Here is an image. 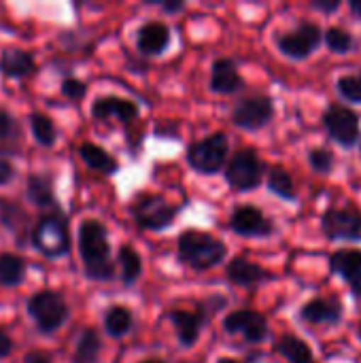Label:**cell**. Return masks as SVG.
Here are the masks:
<instances>
[{"label": "cell", "instance_id": "cell-1", "mask_svg": "<svg viewBox=\"0 0 361 363\" xmlns=\"http://www.w3.org/2000/svg\"><path fill=\"white\" fill-rule=\"evenodd\" d=\"M79 253H81L87 279H91V281L113 279V262H111L106 230L98 221L87 219L81 223V228H79Z\"/></svg>", "mask_w": 361, "mask_h": 363}, {"label": "cell", "instance_id": "cell-2", "mask_svg": "<svg viewBox=\"0 0 361 363\" xmlns=\"http://www.w3.org/2000/svg\"><path fill=\"white\" fill-rule=\"evenodd\" d=\"M228 247L211 234L187 230L179 236V255L181 262L194 270H209L223 262Z\"/></svg>", "mask_w": 361, "mask_h": 363}, {"label": "cell", "instance_id": "cell-3", "mask_svg": "<svg viewBox=\"0 0 361 363\" xmlns=\"http://www.w3.org/2000/svg\"><path fill=\"white\" fill-rule=\"evenodd\" d=\"M28 313L43 334H53L68 319V306L55 291H38L28 300Z\"/></svg>", "mask_w": 361, "mask_h": 363}, {"label": "cell", "instance_id": "cell-4", "mask_svg": "<svg viewBox=\"0 0 361 363\" xmlns=\"http://www.w3.org/2000/svg\"><path fill=\"white\" fill-rule=\"evenodd\" d=\"M228 136L217 132L200 143H194L187 151V164L200 174H217L228 157Z\"/></svg>", "mask_w": 361, "mask_h": 363}, {"label": "cell", "instance_id": "cell-5", "mask_svg": "<svg viewBox=\"0 0 361 363\" xmlns=\"http://www.w3.org/2000/svg\"><path fill=\"white\" fill-rule=\"evenodd\" d=\"M266 172V164L253 149H240L228 164L226 181L236 191H251L255 189Z\"/></svg>", "mask_w": 361, "mask_h": 363}, {"label": "cell", "instance_id": "cell-6", "mask_svg": "<svg viewBox=\"0 0 361 363\" xmlns=\"http://www.w3.org/2000/svg\"><path fill=\"white\" fill-rule=\"evenodd\" d=\"M323 40V30L313 21H302L294 30L277 38V47L283 55L291 60H306L313 55Z\"/></svg>", "mask_w": 361, "mask_h": 363}, {"label": "cell", "instance_id": "cell-7", "mask_svg": "<svg viewBox=\"0 0 361 363\" xmlns=\"http://www.w3.org/2000/svg\"><path fill=\"white\" fill-rule=\"evenodd\" d=\"M32 245L45 255V257H62L70 249V236L68 228L62 217L47 215L43 217L34 232H32Z\"/></svg>", "mask_w": 361, "mask_h": 363}, {"label": "cell", "instance_id": "cell-8", "mask_svg": "<svg viewBox=\"0 0 361 363\" xmlns=\"http://www.w3.org/2000/svg\"><path fill=\"white\" fill-rule=\"evenodd\" d=\"M323 128L334 143L351 149L360 138V115L351 106L330 104L323 113Z\"/></svg>", "mask_w": 361, "mask_h": 363}, {"label": "cell", "instance_id": "cell-9", "mask_svg": "<svg viewBox=\"0 0 361 363\" xmlns=\"http://www.w3.org/2000/svg\"><path fill=\"white\" fill-rule=\"evenodd\" d=\"M321 232L328 240H361V213L353 206H332L321 217Z\"/></svg>", "mask_w": 361, "mask_h": 363}, {"label": "cell", "instance_id": "cell-10", "mask_svg": "<svg viewBox=\"0 0 361 363\" xmlns=\"http://www.w3.org/2000/svg\"><path fill=\"white\" fill-rule=\"evenodd\" d=\"M274 117V104L268 96H251L240 100L232 111V121L243 130H262Z\"/></svg>", "mask_w": 361, "mask_h": 363}, {"label": "cell", "instance_id": "cell-11", "mask_svg": "<svg viewBox=\"0 0 361 363\" xmlns=\"http://www.w3.org/2000/svg\"><path fill=\"white\" fill-rule=\"evenodd\" d=\"M223 328L230 334H240L251 345H260L268 336V321L262 313H255V311L230 313L223 319Z\"/></svg>", "mask_w": 361, "mask_h": 363}, {"label": "cell", "instance_id": "cell-12", "mask_svg": "<svg viewBox=\"0 0 361 363\" xmlns=\"http://www.w3.org/2000/svg\"><path fill=\"white\" fill-rule=\"evenodd\" d=\"M174 215L177 211L155 196H143L134 204L136 223L145 230H164L172 223Z\"/></svg>", "mask_w": 361, "mask_h": 363}, {"label": "cell", "instance_id": "cell-13", "mask_svg": "<svg viewBox=\"0 0 361 363\" xmlns=\"http://www.w3.org/2000/svg\"><path fill=\"white\" fill-rule=\"evenodd\" d=\"M230 228L245 238H268L274 232L272 221L255 206H238L232 213Z\"/></svg>", "mask_w": 361, "mask_h": 363}, {"label": "cell", "instance_id": "cell-14", "mask_svg": "<svg viewBox=\"0 0 361 363\" xmlns=\"http://www.w3.org/2000/svg\"><path fill=\"white\" fill-rule=\"evenodd\" d=\"M330 270L338 274L353 291L361 298V251L357 249H340L330 255Z\"/></svg>", "mask_w": 361, "mask_h": 363}, {"label": "cell", "instance_id": "cell-15", "mask_svg": "<svg viewBox=\"0 0 361 363\" xmlns=\"http://www.w3.org/2000/svg\"><path fill=\"white\" fill-rule=\"evenodd\" d=\"M300 319L311 325H336L343 319V304L338 300L313 298L302 306Z\"/></svg>", "mask_w": 361, "mask_h": 363}, {"label": "cell", "instance_id": "cell-16", "mask_svg": "<svg viewBox=\"0 0 361 363\" xmlns=\"http://www.w3.org/2000/svg\"><path fill=\"white\" fill-rule=\"evenodd\" d=\"M170 43V30L162 21H149L138 30L136 47L145 55H160Z\"/></svg>", "mask_w": 361, "mask_h": 363}, {"label": "cell", "instance_id": "cell-17", "mask_svg": "<svg viewBox=\"0 0 361 363\" xmlns=\"http://www.w3.org/2000/svg\"><path fill=\"white\" fill-rule=\"evenodd\" d=\"M228 279L240 287H253L264 281H270L272 274L266 268H262L260 264L249 262L247 257H236L228 266Z\"/></svg>", "mask_w": 361, "mask_h": 363}, {"label": "cell", "instance_id": "cell-18", "mask_svg": "<svg viewBox=\"0 0 361 363\" xmlns=\"http://www.w3.org/2000/svg\"><path fill=\"white\" fill-rule=\"evenodd\" d=\"M240 87H243V77L238 74L236 64L228 57L217 60L211 72V89L217 94H234Z\"/></svg>", "mask_w": 361, "mask_h": 363}, {"label": "cell", "instance_id": "cell-19", "mask_svg": "<svg viewBox=\"0 0 361 363\" xmlns=\"http://www.w3.org/2000/svg\"><path fill=\"white\" fill-rule=\"evenodd\" d=\"M91 115L96 119H109V117H117L121 121H132L138 115V106L126 98H117V96H106V98H98L91 106Z\"/></svg>", "mask_w": 361, "mask_h": 363}, {"label": "cell", "instance_id": "cell-20", "mask_svg": "<svg viewBox=\"0 0 361 363\" xmlns=\"http://www.w3.org/2000/svg\"><path fill=\"white\" fill-rule=\"evenodd\" d=\"M170 321L177 330V336L181 340L183 347H191L196 345L198 336H200V330H202V323H204V317L200 313H189V311H172L170 313Z\"/></svg>", "mask_w": 361, "mask_h": 363}, {"label": "cell", "instance_id": "cell-21", "mask_svg": "<svg viewBox=\"0 0 361 363\" xmlns=\"http://www.w3.org/2000/svg\"><path fill=\"white\" fill-rule=\"evenodd\" d=\"M0 68H2L4 74L21 79V77H28L34 70V60H32L30 53H26L21 49H6V51H2Z\"/></svg>", "mask_w": 361, "mask_h": 363}, {"label": "cell", "instance_id": "cell-22", "mask_svg": "<svg viewBox=\"0 0 361 363\" xmlns=\"http://www.w3.org/2000/svg\"><path fill=\"white\" fill-rule=\"evenodd\" d=\"M274 349H277V353H281L289 363H317L315 357H313L311 347L304 340H300L298 336H291V334L283 336L277 342Z\"/></svg>", "mask_w": 361, "mask_h": 363}, {"label": "cell", "instance_id": "cell-23", "mask_svg": "<svg viewBox=\"0 0 361 363\" xmlns=\"http://www.w3.org/2000/svg\"><path fill=\"white\" fill-rule=\"evenodd\" d=\"M81 160H83L89 168H94V170H98V172H104V174H115V172H117V162H115L104 149H100V147L94 145V143L81 145Z\"/></svg>", "mask_w": 361, "mask_h": 363}, {"label": "cell", "instance_id": "cell-24", "mask_svg": "<svg viewBox=\"0 0 361 363\" xmlns=\"http://www.w3.org/2000/svg\"><path fill=\"white\" fill-rule=\"evenodd\" d=\"M26 277V264L21 257L11 253H0V283L4 287H15Z\"/></svg>", "mask_w": 361, "mask_h": 363}, {"label": "cell", "instance_id": "cell-25", "mask_svg": "<svg viewBox=\"0 0 361 363\" xmlns=\"http://www.w3.org/2000/svg\"><path fill=\"white\" fill-rule=\"evenodd\" d=\"M268 189L274 196H279L281 200H287V202H296L298 200V191H296L294 179L283 168L270 170V174H268Z\"/></svg>", "mask_w": 361, "mask_h": 363}, {"label": "cell", "instance_id": "cell-26", "mask_svg": "<svg viewBox=\"0 0 361 363\" xmlns=\"http://www.w3.org/2000/svg\"><path fill=\"white\" fill-rule=\"evenodd\" d=\"M104 328L113 338L126 336L132 328V313L126 306H111L104 315Z\"/></svg>", "mask_w": 361, "mask_h": 363}, {"label": "cell", "instance_id": "cell-27", "mask_svg": "<svg viewBox=\"0 0 361 363\" xmlns=\"http://www.w3.org/2000/svg\"><path fill=\"white\" fill-rule=\"evenodd\" d=\"M98 353H100V338L94 330H85L77 342V349H74V363H96L98 359Z\"/></svg>", "mask_w": 361, "mask_h": 363}, {"label": "cell", "instance_id": "cell-28", "mask_svg": "<svg viewBox=\"0 0 361 363\" xmlns=\"http://www.w3.org/2000/svg\"><path fill=\"white\" fill-rule=\"evenodd\" d=\"M119 264H121V279L126 285H132L138 281L140 277V270H143V262H140V255L132 249V247H121L119 251Z\"/></svg>", "mask_w": 361, "mask_h": 363}, {"label": "cell", "instance_id": "cell-29", "mask_svg": "<svg viewBox=\"0 0 361 363\" xmlns=\"http://www.w3.org/2000/svg\"><path fill=\"white\" fill-rule=\"evenodd\" d=\"M323 40H326L328 49H330L332 53H338V55L349 53V51L353 49V45H355L353 34H349L345 28H338V26L328 28L326 34H323Z\"/></svg>", "mask_w": 361, "mask_h": 363}, {"label": "cell", "instance_id": "cell-30", "mask_svg": "<svg viewBox=\"0 0 361 363\" xmlns=\"http://www.w3.org/2000/svg\"><path fill=\"white\" fill-rule=\"evenodd\" d=\"M28 198L38 204V206H53V191H51V183L47 177H30L28 179Z\"/></svg>", "mask_w": 361, "mask_h": 363}, {"label": "cell", "instance_id": "cell-31", "mask_svg": "<svg viewBox=\"0 0 361 363\" xmlns=\"http://www.w3.org/2000/svg\"><path fill=\"white\" fill-rule=\"evenodd\" d=\"M30 125H32V134L36 138L38 145L43 147H51L55 143V125L51 123V119L43 113H32L30 115Z\"/></svg>", "mask_w": 361, "mask_h": 363}, {"label": "cell", "instance_id": "cell-32", "mask_svg": "<svg viewBox=\"0 0 361 363\" xmlns=\"http://www.w3.org/2000/svg\"><path fill=\"white\" fill-rule=\"evenodd\" d=\"M338 94L351 102V104H361V74H345L336 81Z\"/></svg>", "mask_w": 361, "mask_h": 363}, {"label": "cell", "instance_id": "cell-33", "mask_svg": "<svg viewBox=\"0 0 361 363\" xmlns=\"http://www.w3.org/2000/svg\"><path fill=\"white\" fill-rule=\"evenodd\" d=\"M309 162H311V168L319 174H330L332 168H334V153H330L328 149H311L309 153Z\"/></svg>", "mask_w": 361, "mask_h": 363}, {"label": "cell", "instance_id": "cell-34", "mask_svg": "<svg viewBox=\"0 0 361 363\" xmlns=\"http://www.w3.org/2000/svg\"><path fill=\"white\" fill-rule=\"evenodd\" d=\"M85 91H87V87H85V83L79 81V79H66V81L62 83V94L68 96L70 100H81V98L85 96Z\"/></svg>", "mask_w": 361, "mask_h": 363}, {"label": "cell", "instance_id": "cell-35", "mask_svg": "<svg viewBox=\"0 0 361 363\" xmlns=\"http://www.w3.org/2000/svg\"><path fill=\"white\" fill-rule=\"evenodd\" d=\"M15 134H17V125H15L13 117L6 111H0V140L15 138Z\"/></svg>", "mask_w": 361, "mask_h": 363}, {"label": "cell", "instance_id": "cell-36", "mask_svg": "<svg viewBox=\"0 0 361 363\" xmlns=\"http://www.w3.org/2000/svg\"><path fill=\"white\" fill-rule=\"evenodd\" d=\"M313 6H315L317 11L330 15V13H336V11L340 9V0H315Z\"/></svg>", "mask_w": 361, "mask_h": 363}, {"label": "cell", "instance_id": "cell-37", "mask_svg": "<svg viewBox=\"0 0 361 363\" xmlns=\"http://www.w3.org/2000/svg\"><path fill=\"white\" fill-rule=\"evenodd\" d=\"M23 363H51V355L45 351H30L23 357Z\"/></svg>", "mask_w": 361, "mask_h": 363}, {"label": "cell", "instance_id": "cell-38", "mask_svg": "<svg viewBox=\"0 0 361 363\" xmlns=\"http://www.w3.org/2000/svg\"><path fill=\"white\" fill-rule=\"evenodd\" d=\"M13 179V166L4 160H0V185L9 183Z\"/></svg>", "mask_w": 361, "mask_h": 363}, {"label": "cell", "instance_id": "cell-39", "mask_svg": "<svg viewBox=\"0 0 361 363\" xmlns=\"http://www.w3.org/2000/svg\"><path fill=\"white\" fill-rule=\"evenodd\" d=\"M162 4V9L166 11V13H179V11H183L185 9V2H181V0H177V2H160Z\"/></svg>", "mask_w": 361, "mask_h": 363}, {"label": "cell", "instance_id": "cell-40", "mask_svg": "<svg viewBox=\"0 0 361 363\" xmlns=\"http://www.w3.org/2000/svg\"><path fill=\"white\" fill-rule=\"evenodd\" d=\"M11 349H13V345H11V340H9V336L0 332V359L6 357V355L11 353Z\"/></svg>", "mask_w": 361, "mask_h": 363}, {"label": "cell", "instance_id": "cell-41", "mask_svg": "<svg viewBox=\"0 0 361 363\" xmlns=\"http://www.w3.org/2000/svg\"><path fill=\"white\" fill-rule=\"evenodd\" d=\"M349 9L361 19V0H349Z\"/></svg>", "mask_w": 361, "mask_h": 363}, {"label": "cell", "instance_id": "cell-42", "mask_svg": "<svg viewBox=\"0 0 361 363\" xmlns=\"http://www.w3.org/2000/svg\"><path fill=\"white\" fill-rule=\"evenodd\" d=\"M217 363H247V362H238V359H232V357H221V359H217Z\"/></svg>", "mask_w": 361, "mask_h": 363}, {"label": "cell", "instance_id": "cell-43", "mask_svg": "<svg viewBox=\"0 0 361 363\" xmlns=\"http://www.w3.org/2000/svg\"><path fill=\"white\" fill-rule=\"evenodd\" d=\"M143 363H164V362H157V359H149V362H143Z\"/></svg>", "mask_w": 361, "mask_h": 363}, {"label": "cell", "instance_id": "cell-44", "mask_svg": "<svg viewBox=\"0 0 361 363\" xmlns=\"http://www.w3.org/2000/svg\"><path fill=\"white\" fill-rule=\"evenodd\" d=\"M360 340H361V323H360Z\"/></svg>", "mask_w": 361, "mask_h": 363}]
</instances>
